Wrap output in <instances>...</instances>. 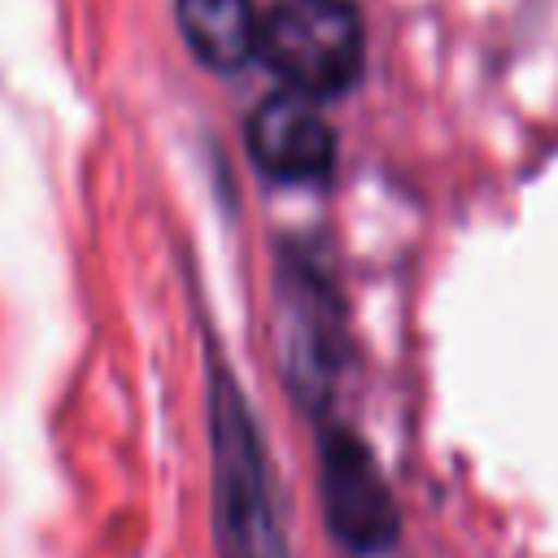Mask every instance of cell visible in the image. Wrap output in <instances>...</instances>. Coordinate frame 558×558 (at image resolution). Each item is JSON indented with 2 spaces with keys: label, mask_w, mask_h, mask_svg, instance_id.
<instances>
[{
  "label": "cell",
  "mask_w": 558,
  "mask_h": 558,
  "mask_svg": "<svg viewBox=\"0 0 558 558\" xmlns=\"http://www.w3.org/2000/svg\"><path fill=\"white\" fill-rule=\"evenodd\" d=\"M209 449L218 558H292L253 405L222 362H214L209 384Z\"/></svg>",
  "instance_id": "6da1fadb"
},
{
  "label": "cell",
  "mask_w": 558,
  "mask_h": 558,
  "mask_svg": "<svg viewBox=\"0 0 558 558\" xmlns=\"http://www.w3.org/2000/svg\"><path fill=\"white\" fill-rule=\"evenodd\" d=\"M262 61L301 96L327 100L362 74V22L349 0H279L262 17Z\"/></svg>",
  "instance_id": "7a4b0ae2"
},
{
  "label": "cell",
  "mask_w": 558,
  "mask_h": 558,
  "mask_svg": "<svg viewBox=\"0 0 558 558\" xmlns=\"http://www.w3.org/2000/svg\"><path fill=\"white\" fill-rule=\"evenodd\" d=\"M275 310H279L275 323H279V357L288 371V388L305 405H318L331 392V379L340 366L336 288L323 275H314L305 262H296L279 275Z\"/></svg>",
  "instance_id": "3957f363"
},
{
  "label": "cell",
  "mask_w": 558,
  "mask_h": 558,
  "mask_svg": "<svg viewBox=\"0 0 558 558\" xmlns=\"http://www.w3.org/2000/svg\"><path fill=\"white\" fill-rule=\"evenodd\" d=\"M323 510L327 527L353 554H379L397 541V501L379 475L371 449L344 432H323Z\"/></svg>",
  "instance_id": "277c9868"
},
{
  "label": "cell",
  "mask_w": 558,
  "mask_h": 558,
  "mask_svg": "<svg viewBox=\"0 0 558 558\" xmlns=\"http://www.w3.org/2000/svg\"><path fill=\"white\" fill-rule=\"evenodd\" d=\"M248 157L279 183H314L336 166V131L314 96L288 87L253 109Z\"/></svg>",
  "instance_id": "5b68a950"
},
{
  "label": "cell",
  "mask_w": 558,
  "mask_h": 558,
  "mask_svg": "<svg viewBox=\"0 0 558 558\" xmlns=\"http://www.w3.org/2000/svg\"><path fill=\"white\" fill-rule=\"evenodd\" d=\"M179 26L187 48L214 70L244 65L262 39L253 0H179Z\"/></svg>",
  "instance_id": "8992f818"
}]
</instances>
